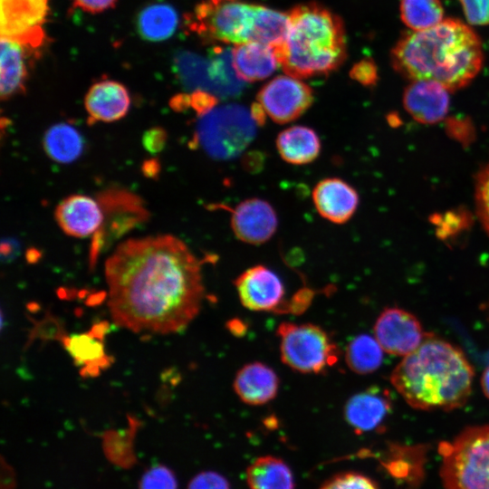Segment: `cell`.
Segmentation results:
<instances>
[{
    "label": "cell",
    "instance_id": "obj_1",
    "mask_svg": "<svg viewBox=\"0 0 489 489\" xmlns=\"http://www.w3.org/2000/svg\"><path fill=\"white\" fill-rule=\"evenodd\" d=\"M201 264L171 235L124 241L105 263L112 319L133 332L184 330L203 302Z\"/></svg>",
    "mask_w": 489,
    "mask_h": 489
},
{
    "label": "cell",
    "instance_id": "obj_2",
    "mask_svg": "<svg viewBox=\"0 0 489 489\" xmlns=\"http://www.w3.org/2000/svg\"><path fill=\"white\" fill-rule=\"evenodd\" d=\"M390 61L394 71L410 82L433 81L455 91L479 73L484 51L468 24L447 17L431 28L405 32L392 47Z\"/></svg>",
    "mask_w": 489,
    "mask_h": 489
},
{
    "label": "cell",
    "instance_id": "obj_3",
    "mask_svg": "<svg viewBox=\"0 0 489 489\" xmlns=\"http://www.w3.org/2000/svg\"><path fill=\"white\" fill-rule=\"evenodd\" d=\"M474 369L463 352L427 334L391 373L394 388L411 407L452 410L469 398Z\"/></svg>",
    "mask_w": 489,
    "mask_h": 489
},
{
    "label": "cell",
    "instance_id": "obj_4",
    "mask_svg": "<svg viewBox=\"0 0 489 489\" xmlns=\"http://www.w3.org/2000/svg\"><path fill=\"white\" fill-rule=\"evenodd\" d=\"M282 44L275 47L283 72L298 79L328 75L347 57L343 22L339 15L317 3L293 7Z\"/></svg>",
    "mask_w": 489,
    "mask_h": 489
},
{
    "label": "cell",
    "instance_id": "obj_5",
    "mask_svg": "<svg viewBox=\"0 0 489 489\" xmlns=\"http://www.w3.org/2000/svg\"><path fill=\"white\" fill-rule=\"evenodd\" d=\"M263 6L236 1L205 0L189 15L188 28L211 42L235 44L259 42Z\"/></svg>",
    "mask_w": 489,
    "mask_h": 489
},
{
    "label": "cell",
    "instance_id": "obj_6",
    "mask_svg": "<svg viewBox=\"0 0 489 489\" xmlns=\"http://www.w3.org/2000/svg\"><path fill=\"white\" fill-rule=\"evenodd\" d=\"M439 451L446 489H489V426L465 429Z\"/></svg>",
    "mask_w": 489,
    "mask_h": 489
},
{
    "label": "cell",
    "instance_id": "obj_7",
    "mask_svg": "<svg viewBox=\"0 0 489 489\" xmlns=\"http://www.w3.org/2000/svg\"><path fill=\"white\" fill-rule=\"evenodd\" d=\"M255 126L250 110L242 105L227 104L200 117L194 139L211 158L231 159L252 142Z\"/></svg>",
    "mask_w": 489,
    "mask_h": 489
},
{
    "label": "cell",
    "instance_id": "obj_8",
    "mask_svg": "<svg viewBox=\"0 0 489 489\" xmlns=\"http://www.w3.org/2000/svg\"><path fill=\"white\" fill-rule=\"evenodd\" d=\"M276 334L282 361L295 371L320 374L339 360L337 345L318 325L284 321L278 326Z\"/></svg>",
    "mask_w": 489,
    "mask_h": 489
},
{
    "label": "cell",
    "instance_id": "obj_9",
    "mask_svg": "<svg viewBox=\"0 0 489 489\" xmlns=\"http://www.w3.org/2000/svg\"><path fill=\"white\" fill-rule=\"evenodd\" d=\"M97 199L103 211V223L93 235L91 247L92 264L102 248L149 217L142 200L128 190L110 188L102 191Z\"/></svg>",
    "mask_w": 489,
    "mask_h": 489
},
{
    "label": "cell",
    "instance_id": "obj_10",
    "mask_svg": "<svg viewBox=\"0 0 489 489\" xmlns=\"http://www.w3.org/2000/svg\"><path fill=\"white\" fill-rule=\"evenodd\" d=\"M257 101L276 123L284 124L300 118L312 104V89L301 79L280 75L258 91Z\"/></svg>",
    "mask_w": 489,
    "mask_h": 489
},
{
    "label": "cell",
    "instance_id": "obj_11",
    "mask_svg": "<svg viewBox=\"0 0 489 489\" xmlns=\"http://www.w3.org/2000/svg\"><path fill=\"white\" fill-rule=\"evenodd\" d=\"M375 338L387 353L407 356L415 350L427 334L418 320L399 308H387L374 326Z\"/></svg>",
    "mask_w": 489,
    "mask_h": 489
},
{
    "label": "cell",
    "instance_id": "obj_12",
    "mask_svg": "<svg viewBox=\"0 0 489 489\" xmlns=\"http://www.w3.org/2000/svg\"><path fill=\"white\" fill-rule=\"evenodd\" d=\"M244 307L254 312H283V283L268 267L258 264L244 271L234 282Z\"/></svg>",
    "mask_w": 489,
    "mask_h": 489
},
{
    "label": "cell",
    "instance_id": "obj_13",
    "mask_svg": "<svg viewBox=\"0 0 489 489\" xmlns=\"http://www.w3.org/2000/svg\"><path fill=\"white\" fill-rule=\"evenodd\" d=\"M231 213V227L235 237L250 244L267 242L275 234L278 217L274 208L267 201L248 198L234 208L223 206Z\"/></svg>",
    "mask_w": 489,
    "mask_h": 489
},
{
    "label": "cell",
    "instance_id": "obj_14",
    "mask_svg": "<svg viewBox=\"0 0 489 489\" xmlns=\"http://www.w3.org/2000/svg\"><path fill=\"white\" fill-rule=\"evenodd\" d=\"M54 216L66 235L77 238L94 235L103 223V211L98 199L82 194L63 198L57 205Z\"/></svg>",
    "mask_w": 489,
    "mask_h": 489
},
{
    "label": "cell",
    "instance_id": "obj_15",
    "mask_svg": "<svg viewBox=\"0 0 489 489\" xmlns=\"http://www.w3.org/2000/svg\"><path fill=\"white\" fill-rule=\"evenodd\" d=\"M449 91L433 81H412L403 93L408 113L423 124L441 121L449 109Z\"/></svg>",
    "mask_w": 489,
    "mask_h": 489
},
{
    "label": "cell",
    "instance_id": "obj_16",
    "mask_svg": "<svg viewBox=\"0 0 489 489\" xmlns=\"http://www.w3.org/2000/svg\"><path fill=\"white\" fill-rule=\"evenodd\" d=\"M47 0H2V36L36 43Z\"/></svg>",
    "mask_w": 489,
    "mask_h": 489
},
{
    "label": "cell",
    "instance_id": "obj_17",
    "mask_svg": "<svg viewBox=\"0 0 489 489\" xmlns=\"http://www.w3.org/2000/svg\"><path fill=\"white\" fill-rule=\"evenodd\" d=\"M312 200L321 216L339 225L352 217L360 201L356 189L338 177L319 181L312 190Z\"/></svg>",
    "mask_w": 489,
    "mask_h": 489
},
{
    "label": "cell",
    "instance_id": "obj_18",
    "mask_svg": "<svg viewBox=\"0 0 489 489\" xmlns=\"http://www.w3.org/2000/svg\"><path fill=\"white\" fill-rule=\"evenodd\" d=\"M391 406L388 390L370 387L350 397L343 413L349 426L360 434L379 427L389 414Z\"/></svg>",
    "mask_w": 489,
    "mask_h": 489
},
{
    "label": "cell",
    "instance_id": "obj_19",
    "mask_svg": "<svg viewBox=\"0 0 489 489\" xmlns=\"http://www.w3.org/2000/svg\"><path fill=\"white\" fill-rule=\"evenodd\" d=\"M129 106L128 90L120 82L112 80L95 82L84 98L89 123L117 121L126 116Z\"/></svg>",
    "mask_w": 489,
    "mask_h": 489
},
{
    "label": "cell",
    "instance_id": "obj_20",
    "mask_svg": "<svg viewBox=\"0 0 489 489\" xmlns=\"http://www.w3.org/2000/svg\"><path fill=\"white\" fill-rule=\"evenodd\" d=\"M233 388L238 398L250 406H261L273 400L279 389L274 370L262 362L244 365L236 373Z\"/></svg>",
    "mask_w": 489,
    "mask_h": 489
},
{
    "label": "cell",
    "instance_id": "obj_21",
    "mask_svg": "<svg viewBox=\"0 0 489 489\" xmlns=\"http://www.w3.org/2000/svg\"><path fill=\"white\" fill-rule=\"evenodd\" d=\"M232 62L242 82H257L271 76L279 63L275 47L258 42L235 44Z\"/></svg>",
    "mask_w": 489,
    "mask_h": 489
},
{
    "label": "cell",
    "instance_id": "obj_22",
    "mask_svg": "<svg viewBox=\"0 0 489 489\" xmlns=\"http://www.w3.org/2000/svg\"><path fill=\"white\" fill-rule=\"evenodd\" d=\"M105 326H97L91 331L82 334H72L64 339V347L72 357L75 364L82 367V375L96 376L101 369L110 365L109 357L105 354L102 343V334Z\"/></svg>",
    "mask_w": 489,
    "mask_h": 489
},
{
    "label": "cell",
    "instance_id": "obj_23",
    "mask_svg": "<svg viewBox=\"0 0 489 489\" xmlns=\"http://www.w3.org/2000/svg\"><path fill=\"white\" fill-rule=\"evenodd\" d=\"M276 149L281 158L292 165L314 161L321 152V140L312 128L302 125L289 127L276 138Z\"/></svg>",
    "mask_w": 489,
    "mask_h": 489
},
{
    "label": "cell",
    "instance_id": "obj_24",
    "mask_svg": "<svg viewBox=\"0 0 489 489\" xmlns=\"http://www.w3.org/2000/svg\"><path fill=\"white\" fill-rule=\"evenodd\" d=\"M23 43L1 37V83L2 101L21 93L27 76Z\"/></svg>",
    "mask_w": 489,
    "mask_h": 489
},
{
    "label": "cell",
    "instance_id": "obj_25",
    "mask_svg": "<svg viewBox=\"0 0 489 489\" xmlns=\"http://www.w3.org/2000/svg\"><path fill=\"white\" fill-rule=\"evenodd\" d=\"M175 72L187 89L203 90L217 96L218 87L211 57L180 52L174 59Z\"/></svg>",
    "mask_w": 489,
    "mask_h": 489
},
{
    "label": "cell",
    "instance_id": "obj_26",
    "mask_svg": "<svg viewBox=\"0 0 489 489\" xmlns=\"http://www.w3.org/2000/svg\"><path fill=\"white\" fill-rule=\"evenodd\" d=\"M250 489H294V477L289 465L281 458L264 455L246 469Z\"/></svg>",
    "mask_w": 489,
    "mask_h": 489
},
{
    "label": "cell",
    "instance_id": "obj_27",
    "mask_svg": "<svg viewBox=\"0 0 489 489\" xmlns=\"http://www.w3.org/2000/svg\"><path fill=\"white\" fill-rule=\"evenodd\" d=\"M43 149L55 162L69 164L80 158L84 142L79 130L65 122L51 126L43 135Z\"/></svg>",
    "mask_w": 489,
    "mask_h": 489
},
{
    "label": "cell",
    "instance_id": "obj_28",
    "mask_svg": "<svg viewBox=\"0 0 489 489\" xmlns=\"http://www.w3.org/2000/svg\"><path fill=\"white\" fill-rule=\"evenodd\" d=\"M138 34L149 42H160L171 37L177 26V14L170 5L155 3L144 7L137 17Z\"/></svg>",
    "mask_w": 489,
    "mask_h": 489
},
{
    "label": "cell",
    "instance_id": "obj_29",
    "mask_svg": "<svg viewBox=\"0 0 489 489\" xmlns=\"http://www.w3.org/2000/svg\"><path fill=\"white\" fill-rule=\"evenodd\" d=\"M382 360V347L376 338L368 334L354 337L346 347V364L355 373H371L379 368Z\"/></svg>",
    "mask_w": 489,
    "mask_h": 489
},
{
    "label": "cell",
    "instance_id": "obj_30",
    "mask_svg": "<svg viewBox=\"0 0 489 489\" xmlns=\"http://www.w3.org/2000/svg\"><path fill=\"white\" fill-rule=\"evenodd\" d=\"M400 19L411 31L431 28L444 18V7L440 0H400Z\"/></svg>",
    "mask_w": 489,
    "mask_h": 489
},
{
    "label": "cell",
    "instance_id": "obj_31",
    "mask_svg": "<svg viewBox=\"0 0 489 489\" xmlns=\"http://www.w3.org/2000/svg\"><path fill=\"white\" fill-rule=\"evenodd\" d=\"M475 204L477 217L489 235V160L482 167L475 181Z\"/></svg>",
    "mask_w": 489,
    "mask_h": 489
},
{
    "label": "cell",
    "instance_id": "obj_32",
    "mask_svg": "<svg viewBox=\"0 0 489 489\" xmlns=\"http://www.w3.org/2000/svg\"><path fill=\"white\" fill-rule=\"evenodd\" d=\"M139 489H177V481L168 467L156 465L143 474Z\"/></svg>",
    "mask_w": 489,
    "mask_h": 489
},
{
    "label": "cell",
    "instance_id": "obj_33",
    "mask_svg": "<svg viewBox=\"0 0 489 489\" xmlns=\"http://www.w3.org/2000/svg\"><path fill=\"white\" fill-rule=\"evenodd\" d=\"M320 489H378L367 476L353 472L341 473L327 480Z\"/></svg>",
    "mask_w": 489,
    "mask_h": 489
},
{
    "label": "cell",
    "instance_id": "obj_34",
    "mask_svg": "<svg viewBox=\"0 0 489 489\" xmlns=\"http://www.w3.org/2000/svg\"><path fill=\"white\" fill-rule=\"evenodd\" d=\"M434 223L436 225V234L442 239L455 235L468 225V216L465 211H449L445 215H436Z\"/></svg>",
    "mask_w": 489,
    "mask_h": 489
},
{
    "label": "cell",
    "instance_id": "obj_35",
    "mask_svg": "<svg viewBox=\"0 0 489 489\" xmlns=\"http://www.w3.org/2000/svg\"><path fill=\"white\" fill-rule=\"evenodd\" d=\"M469 24H489V0H458Z\"/></svg>",
    "mask_w": 489,
    "mask_h": 489
},
{
    "label": "cell",
    "instance_id": "obj_36",
    "mask_svg": "<svg viewBox=\"0 0 489 489\" xmlns=\"http://www.w3.org/2000/svg\"><path fill=\"white\" fill-rule=\"evenodd\" d=\"M187 489H231L227 479L214 471H204L196 475Z\"/></svg>",
    "mask_w": 489,
    "mask_h": 489
},
{
    "label": "cell",
    "instance_id": "obj_37",
    "mask_svg": "<svg viewBox=\"0 0 489 489\" xmlns=\"http://www.w3.org/2000/svg\"><path fill=\"white\" fill-rule=\"evenodd\" d=\"M350 76L365 87L374 86L378 81L377 65L372 59L364 58L353 65Z\"/></svg>",
    "mask_w": 489,
    "mask_h": 489
},
{
    "label": "cell",
    "instance_id": "obj_38",
    "mask_svg": "<svg viewBox=\"0 0 489 489\" xmlns=\"http://www.w3.org/2000/svg\"><path fill=\"white\" fill-rule=\"evenodd\" d=\"M217 102L218 100L216 95L203 90L193 91L189 95V107H191L199 117L216 108Z\"/></svg>",
    "mask_w": 489,
    "mask_h": 489
},
{
    "label": "cell",
    "instance_id": "obj_39",
    "mask_svg": "<svg viewBox=\"0 0 489 489\" xmlns=\"http://www.w3.org/2000/svg\"><path fill=\"white\" fill-rule=\"evenodd\" d=\"M167 139L166 131L158 127L153 128L145 132L143 145L149 152H158L165 145Z\"/></svg>",
    "mask_w": 489,
    "mask_h": 489
},
{
    "label": "cell",
    "instance_id": "obj_40",
    "mask_svg": "<svg viewBox=\"0 0 489 489\" xmlns=\"http://www.w3.org/2000/svg\"><path fill=\"white\" fill-rule=\"evenodd\" d=\"M74 5L89 13H100L113 7L116 0H73Z\"/></svg>",
    "mask_w": 489,
    "mask_h": 489
},
{
    "label": "cell",
    "instance_id": "obj_41",
    "mask_svg": "<svg viewBox=\"0 0 489 489\" xmlns=\"http://www.w3.org/2000/svg\"><path fill=\"white\" fill-rule=\"evenodd\" d=\"M19 244L15 240L4 239L1 244V258L3 262L14 260L19 253Z\"/></svg>",
    "mask_w": 489,
    "mask_h": 489
},
{
    "label": "cell",
    "instance_id": "obj_42",
    "mask_svg": "<svg viewBox=\"0 0 489 489\" xmlns=\"http://www.w3.org/2000/svg\"><path fill=\"white\" fill-rule=\"evenodd\" d=\"M251 116L256 125H264L266 121V112L262 105L257 101L254 102L249 109Z\"/></svg>",
    "mask_w": 489,
    "mask_h": 489
},
{
    "label": "cell",
    "instance_id": "obj_43",
    "mask_svg": "<svg viewBox=\"0 0 489 489\" xmlns=\"http://www.w3.org/2000/svg\"><path fill=\"white\" fill-rule=\"evenodd\" d=\"M227 327L233 334L238 336L245 331V326L240 321H230Z\"/></svg>",
    "mask_w": 489,
    "mask_h": 489
},
{
    "label": "cell",
    "instance_id": "obj_44",
    "mask_svg": "<svg viewBox=\"0 0 489 489\" xmlns=\"http://www.w3.org/2000/svg\"><path fill=\"white\" fill-rule=\"evenodd\" d=\"M481 383L484 395L489 398V366L483 373Z\"/></svg>",
    "mask_w": 489,
    "mask_h": 489
},
{
    "label": "cell",
    "instance_id": "obj_45",
    "mask_svg": "<svg viewBox=\"0 0 489 489\" xmlns=\"http://www.w3.org/2000/svg\"><path fill=\"white\" fill-rule=\"evenodd\" d=\"M224 1H235V0H224Z\"/></svg>",
    "mask_w": 489,
    "mask_h": 489
}]
</instances>
